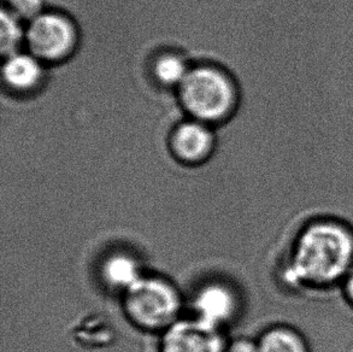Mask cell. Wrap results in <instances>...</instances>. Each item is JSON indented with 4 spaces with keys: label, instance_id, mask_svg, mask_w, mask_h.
<instances>
[{
    "label": "cell",
    "instance_id": "obj_7",
    "mask_svg": "<svg viewBox=\"0 0 353 352\" xmlns=\"http://www.w3.org/2000/svg\"><path fill=\"white\" fill-rule=\"evenodd\" d=\"M239 303L232 287L222 282H210L196 292L193 300L194 316L222 329L238 313Z\"/></svg>",
    "mask_w": 353,
    "mask_h": 352
},
{
    "label": "cell",
    "instance_id": "obj_11",
    "mask_svg": "<svg viewBox=\"0 0 353 352\" xmlns=\"http://www.w3.org/2000/svg\"><path fill=\"white\" fill-rule=\"evenodd\" d=\"M191 68L186 61L175 53H164L156 59L153 66V75L164 86L177 87L186 79Z\"/></svg>",
    "mask_w": 353,
    "mask_h": 352
},
{
    "label": "cell",
    "instance_id": "obj_10",
    "mask_svg": "<svg viewBox=\"0 0 353 352\" xmlns=\"http://www.w3.org/2000/svg\"><path fill=\"white\" fill-rule=\"evenodd\" d=\"M77 343L86 348H104L114 342L115 333L110 324L101 317L88 316L75 326L72 332Z\"/></svg>",
    "mask_w": 353,
    "mask_h": 352
},
{
    "label": "cell",
    "instance_id": "obj_15",
    "mask_svg": "<svg viewBox=\"0 0 353 352\" xmlns=\"http://www.w3.org/2000/svg\"><path fill=\"white\" fill-rule=\"evenodd\" d=\"M225 352H259V348L258 343L248 339H238L233 343L227 344Z\"/></svg>",
    "mask_w": 353,
    "mask_h": 352
},
{
    "label": "cell",
    "instance_id": "obj_14",
    "mask_svg": "<svg viewBox=\"0 0 353 352\" xmlns=\"http://www.w3.org/2000/svg\"><path fill=\"white\" fill-rule=\"evenodd\" d=\"M5 9L29 24L43 14V0H8V8Z\"/></svg>",
    "mask_w": 353,
    "mask_h": 352
},
{
    "label": "cell",
    "instance_id": "obj_12",
    "mask_svg": "<svg viewBox=\"0 0 353 352\" xmlns=\"http://www.w3.org/2000/svg\"><path fill=\"white\" fill-rule=\"evenodd\" d=\"M0 45L3 57L6 58L14 53L19 52L21 45L26 41L27 30H24L22 27L23 22L5 8L0 14Z\"/></svg>",
    "mask_w": 353,
    "mask_h": 352
},
{
    "label": "cell",
    "instance_id": "obj_4",
    "mask_svg": "<svg viewBox=\"0 0 353 352\" xmlns=\"http://www.w3.org/2000/svg\"><path fill=\"white\" fill-rule=\"evenodd\" d=\"M26 30L29 52L43 63L63 62L77 48V27L64 14L43 12Z\"/></svg>",
    "mask_w": 353,
    "mask_h": 352
},
{
    "label": "cell",
    "instance_id": "obj_9",
    "mask_svg": "<svg viewBox=\"0 0 353 352\" xmlns=\"http://www.w3.org/2000/svg\"><path fill=\"white\" fill-rule=\"evenodd\" d=\"M101 277L105 285L124 293L143 275L138 260L124 253H112L103 262Z\"/></svg>",
    "mask_w": 353,
    "mask_h": 352
},
{
    "label": "cell",
    "instance_id": "obj_13",
    "mask_svg": "<svg viewBox=\"0 0 353 352\" xmlns=\"http://www.w3.org/2000/svg\"><path fill=\"white\" fill-rule=\"evenodd\" d=\"M258 348L259 352H305L299 337L282 329H272L262 335Z\"/></svg>",
    "mask_w": 353,
    "mask_h": 352
},
{
    "label": "cell",
    "instance_id": "obj_1",
    "mask_svg": "<svg viewBox=\"0 0 353 352\" xmlns=\"http://www.w3.org/2000/svg\"><path fill=\"white\" fill-rule=\"evenodd\" d=\"M353 257V242L345 229L335 224H316L298 242L292 276L327 282L339 277Z\"/></svg>",
    "mask_w": 353,
    "mask_h": 352
},
{
    "label": "cell",
    "instance_id": "obj_3",
    "mask_svg": "<svg viewBox=\"0 0 353 352\" xmlns=\"http://www.w3.org/2000/svg\"><path fill=\"white\" fill-rule=\"evenodd\" d=\"M182 297L165 277L143 274L123 293V310L137 329L163 333L181 319Z\"/></svg>",
    "mask_w": 353,
    "mask_h": 352
},
{
    "label": "cell",
    "instance_id": "obj_8",
    "mask_svg": "<svg viewBox=\"0 0 353 352\" xmlns=\"http://www.w3.org/2000/svg\"><path fill=\"white\" fill-rule=\"evenodd\" d=\"M43 63L32 53L16 52L5 58L3 79L14 93H29L43 82Z\"/></svg>",
    "mask_w": 353,
    "mask_h": 352
},
{
    "label": "cell",
    "instance_id": "obj_6",
    "mask_svg": "<svg viewBox=\"0 0 353 352\" xmlns=\"http://www.w3.org/2000/svg\"><path fill=\"white\" fill-rule=\"evenodd\" d=\"M215 148L210 124L196 119L179 124L172 132L170 148L174 157L187 166H196L209 159Z\"/></svg>",
    "mask_w": 353,
    "mask_h": 352
},
{
    "label": "cell",
    "instance_id": "obj_2",
    "mask_svg": "<svg viewBox=\"0 0 353 352\" xmlns=\"http://www.w3.org/2000/svg\"><path fill=\"white\" fill-rule=\"evenodd\" d=\"M177 90L183 109L206 124L225 121L238 105L236 85L228 74L212 66L191 68Z\"/></svg>",
    "mask_w": 353,
    "mask_h": 352
},
{
    "label": "cell",
    "instance_id": "obj_16",
    "mask_svg": "<svg viewBox=\"0 0 353 352\" xmlns=\"http://www.w3.org/2000/svg\"><path fill=\"white\" fill-rule=\"evenodd\" d=\"M347 291H349V295L353 300V271L350 274L349 281H347Z\"/></svg>",
    "mask_w": 353,
    "mask_h": 352
},
{
    "label": "cell",
    "instance_id": "obj_5",
    "mask_svg": "<svg viewBox=\"0 0 353 352\" xmlns=\"http://www.w3.org/2000/svg\"><path fill=\"white\" fill-rule=\"evenodd\" d=\"M222 329L193 316L177 320L162 333L159 352H225Z\"/></svg>",
    "mask_w": 353,
    "mask_h": 352
}]
</instances>
